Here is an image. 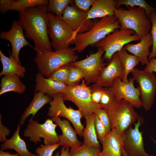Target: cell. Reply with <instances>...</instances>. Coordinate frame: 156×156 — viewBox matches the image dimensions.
I'll return each instance as SVG.
<instances>
[{"instance_id": "obj_48", "label": "cell", "mask_w": 156, "mask_h": 156, "mask_svg": "<svg viewBox=\"0 0 156 156\" xmlns=\"http://www.w3.org/2000/svg\"><path fill=\"white\" fill-rule=\"evenodd\" d=\"M122 156H127L124 150H123V152H122ZM153 156H154L153 155Z\"/></svg>"}, {"instance_id": "obj_44", "label": "cell", "mask_w": 156, "mask_h": 156, "mask_svg": "<svg viewBox=\"0 0 156 156\" xmlns=\"http://www.w3.org/2000/svg\"><path fill=\"white\" fill-rule=\"evenodd\" d=\"M144 70L150 72L156 73V58H153L149 60Z\"/></svg>"}, {"instance_id": "obj_43", "label": "cell", "mask_w": 156, "mask_h": 156, "mask_svg": "<svg viewBox=\"0 0 156 156\" xmlns=\"http://www.w3.org/2000/svg\"><path fill=\"white\" fill-rule=\"evenodd\" d=\"M14 1L13 0H0V13H5L9 10H10V8Z\"/></svg>"}, {"instance_id": "obj_19", "label": "cell", "mask_w": 156, "mask_h": 156, "mask_svg": "<svg viewBox=\"0 0 156 156\" xmlns=\"http://www.w3.org/2000/svg\"><path fill=\"white\" fill-rule=\"evenodd\" d=\"M51 119L59 126L62 131V134L58 135L59 143L60 145L71 148L83 144L78 139L76 131L72 127L68 120H62L60 117L57 116L51 117Z\"/></svg>"}, {"instance_id": "obj_26", "label": "cell", "mask_w": 156, "mask_h": 156, "mask_svg": "<svg viewBox=\"0 0 156 156\" xmlns=\"http://www.w3.org/2000/svg\"><path fill=\"white\" fill-rule=\"evenodd\" d=\"M20 77L16 75L4 76L1 80L0 95L10 92L23 94L25 90L26 86Z\"/></svg>"}, {"instance_id": "obj_28", "label": "cell", "mask_w": 156, "mask_h": 156, "mask_svg": "<svg viewBox=\"0 0 156 156\" xmlns=\"http://www.w3.org/2000/svg\"><path fill=\"white\" fill-rule=\"evenodd\" d=\"M95 114L94 113L92 115L85 117L86 125L84 129L82 135L83 138V144L101 148V146L97 136L95 128Z\"/></svg>"}, {"instance_id": "obj_42", "label": "cell", "mask_w": 156, "mask_h": 156, "mask_svg": "<svg viewBox=\"0 0 156 156\" xmlns=\"http://www.w3.org/2000/svg\"><path fill=\"white\" fill-rule=\"evenodd\" d=\"M2 115L0 116V142H5L7 139L6 138L7 136H9L10 131L7 127L3 125L1 122Z\"/></svg>"}, {"instance_id": "obj_5", "label": "cell", "mask_w": 156, "mask_h": 156, "mask_svg": "<svg viewBox=\"0 0 156 156\" xmlns=\"http://www.w3.org/2000/svg\"><path fill=\"white\" fill-rule=\"evenodd\" d=\"M62 94L64 101L73 103L84 117L92 115L97 109H102L100 104L92 101L90 87L87 86L85 80L82 79L81 83L78 85L68 86L65 92Z\"/></svg>"}, {"instance_id": "obj_3", "label": "cell", "mask_w": 156, "mask_h": 156, "mask_svg": "<svg viewBox=\"0 0 156 156\" xmlns=\"http://www.w3.org/2000/svg\"><path fill=\"white\" fill-rule=\"evenodd\" d=\"M74 48H68L37 53L34 60L39 72L47 78L57 68L77 61L78 56Z\"/></svg>"}, {"instance_id": "obj_21", "label": "cell", "mask_w": 156, "mask_h": 156, "mask_svg": "<svg viewBox=\"0 0 156 156\" xmlns=\"http://www.w3.org/2000/svg\"><path fill=\"white\" fill-rule=\"evenodd\" d=\"M152 37L150 33L144 34L140 41L136 44L128 43L124 46L126 50L138 57L140 62L143 65L148 63L151 52L150 48L152 46Z\"/></svg>"}, {"instance_id": "obj_38", "label": "cell", "mask_w": 156, "mask_h": 156, "mask_svg": "<svg viewBox=\"0 0 156 156\" xmlns=\"http://www.w3.org/2000/svg\"><path fill=\"white\" fill-rule=\"evenodd\" d=\"M94 113L103 123L108 134L112 129L111 121L107 111L103 109H99L96 110Z\"/></svg>"}, {"instance_id": "obj_10", "label": "cell", "mask_w": 156, "mask_h": 156, "mask_svg": "<svg viewBox=\"0 0 156 156\" xmlns=\"http://www.w3.org/2000/svg\"><path fill=\"white\" fill-rule=\"evenodd\" d=\"M49 103L50 105L47 115L51 118L58 116L66 118L73 125L77 135L82 136L84 126L81 119L83 116L79 110H75L70 107H67L64 103L62 93L57 94L52 98Z\"/></svg>"}, {"instance_id": "obj_29", "label": "cell", "mask_w": 156, "mask_h": 156, "mask_svg": "<svg viewBox=\"0 0 156 156\" xmlns=\"http://www.w3.org/2000/svg\"><path fill=\"white\" fill-rule=\"evenodd\" d=\"M47 0H14L10 10L18 11L19 14L24 12L27 9L42 5H48Z\"/></svg>"}, {"instance_id": "obj_37", "label": "cell", "mask_w": 156, "mask_h": 156, "mask_svg": "<svg viewBox=\"0 0 156 156\" xmlns=\"http://www.w3.org/2000/svg\"><path fill=\"white\" fill-rule=\"evenodd\" d=\"M60 146L59 143L52 145L41 144L35 150L37 156H52L54 151Z\"/></svg>"}, {"instance_id": "obj_24", "label": "cell", "mask_w": 156, "mask_h": 156, "mask_svg": "<svg viewBox=\"0 0 156 156\" xmlns=\"http://www.w3.org/2000/svg\"><path fill=\"white\" fill-rule=\"evenodd\" d=\"M51 96L43 92H36L32 100L21 115L19 124L21 125H23L30 115H32L31 118L33 119L38 112L42 107L51 102Z\"/></svg>"}, {"instance_id": "obj_27", "label": "cell", "mask_w": 156, "mask_h": 156, "mask_svg": "<svg viewBox=\"0 0 156 156\" xmlns=\"http://www.w3.org/2000/svg\"><path fill=\"white\" fill-rule=\"evenodd\" d=\"M117 53L123 70L124 75L122 80L124 82L127 83L129 81V74L133 71L135 67L140 62V60L136 56L129 54L124 47Z\"/></svg>"}, {"instance_id": "obj_2", "label": "cell", "mask_w": 156, "mask_h": 156, "mask_svg": "<svg viewBox=\"0 0 156 156\" xmlns=\"http://www.w3.org/2000/svg\"><path fill=\"white\" fill-rule=\"evenodd\" d=\"M120 27L119 21L114 15L101 18L94 22L92 27L89 30L76 34L74 48L76 51L81 53L88 46L93 45Z\"/></svg>"}, {"instance_id": "obj_32", "label": "cell", "mask_w": 156, "mask_h": 156, "mask_svg": "<svg viewBox=\"0 0 156 156\" xmlns=\"http://www.w3.org/2000/svg\"><path fill=\"white\" fill-rule=\"evenodd\" d=\"M117 8L122 5H125L130 8L135 6L143 9L149 17L153 12H155V8L148 4L144 0H117Z\"/></svg>"}, {"instance_id": "obj_20", "label": "cell", "mask_w": 156, "mask_h": 156, "mask_svg": "<svg viewBox=\"0 0 156 156\" xmlns=\"http://www.w3.org/2000/svg\"><path fill=\"white\" fill-rule=\"evenodd\" d=\"M36 86L34 92H41L47 94L52 98L58 93H64L68 85L45 78L40 72L37 74Z\"/></svg>"}, {"instance_id": "obj_45", "label": "cell", "mask_w": 156, "mask_h": 156, "mask_svg": "<svg viewBox=\"0 0 156 156\" xmlns=\"http://www.w3.org/2000/svg\"><path fill=\"white\" fill-rule=\"evenodd\" d=\"M55 156H70L69 148L62 147L60 153L56 152L54 155Z\"/></svg>"}, {"instance_id": "obj_13", "label": "cell", "mask_w": 156, "mask_h": 156, "mask_svg": "<svg viewBox=\"0 0 156 156\" xmlns=\"http://www.w3.org/2000/svg\"><path fill=\"white\" fill-rule=\"evenodd\" d=\"M142 119L140 116L134 127H130L125 132L123 148L127 156H153L144 149L143 134L139 130Z\"/></svg>"}, {"instance_id": "obj_16", "label": "cell", "mask_w": 156, "mask_h": 156, "mask_svg": "<svg viewBox=\"0 0 156 156\" xmlns=\"http://www.w3.org/2000/svg\"><path fill=\"white\" fill-rule=\"evenodd\" d=\"M23 29L18 21H14L12 22V27L9 30L2 31L0 34L1 39L7 40L10 42L12 49L11 54L21 64L19 55L21 49L27 45L34 49L25 39Z\"/></svg>"}, {"instance_id": "obj_47", "label": "cell", "mask_w": 156, "mask_h": 156, "mask_svg": "<svg viewBox=\"0 0 156 156\" xmlns=\"http://www.w3.org/2000/svg\"><path fill=\"white\" fill-rule=\"evenodd\" d=\"M151 139L153 142L156 145V140L154 139L153 138L151 137Z\"/></svg>"}, {"instance_id": "obj_40", "label": "cell", "mask_w": 156, "mask_h": 156, "mask_svg": "<svg viewBox=\"0 0 156 156\" xmlns=\"http://www.w3.org/2000/svg\"><path fill=\"white\" fill-rule=\"evenodd\" d=\"M94 125L98 139L101 142L104 139L108 133L105 127L96 115Z\"/></svg>"}, {"instance_id": "obj_18", "label": "cell", "mask_w": 156, "mask_h": 156, "mask_svg": "<svg viewBox=\"0 0 156 156\" xmlns=\"http://www.w3.org/2000/svg\"><path fill=\"white\" fill-rule=\"evenodd\" d=\"M124 133L122 134L112 129L100 142L102 150L99 153V156H122Z\"/></svg>"}, {"instance_id": "obj_12", "label": "cell", "mask_w": 156, "mask_h": 156, "mask_svg": "<svg viewBox=\"0 0 156 156\" xmlns=\"http://www.w3.org/2000/svg\"><path fill=\"white\" fill-rule=\"evenodd\" d=\"M87 13L78 9L73 3L68 5L61 17L59 18L64 21L73 32V40L78 33H83L90 30L93 25L92 20L87 19Z\"/></svg>"}, {"instance_id": "obj_15", "label": "cell", "mask_w": 156, "mask_h": 156, "mask_svg": "<svg viewBox=\"0 0 156 156\" xmlns=\"http://www.w3.org/2000/svg\"><path fill=\"white\" fill-rule=\"evenodd\" d=\"M134 80L131 78L127 83L124 82L119 77L116 78L110 88L114 92L116 102L124 99L134 107L139 108L142 106L140 98V91L139 87L134 85Z\"/></svg>"}, {"instance_id": "obj_17", "label": "cell", "mask_w": 156, "mask_h": 156, "mask_svg": "<svg viewBox=\"0 0 156 156\" xmlns=\"http://www.w3.org/2000/svg\"><path fill=\"white\" fill-rule=\"evenodd\" d=\"M123 75V68L116 52L107 65L102 69L96 83L104 88H109L116 78L119 77L122 80Z\"/></svg>"}, {"instance_id": "obj_7", "label": "cell", "mask_w": 156, "mask_h": 156, "mask_svg": "<svg viewBox=\"0 0 156 156\" xmlns=\"http://www.w3.org/2000/svg\"><path fill=\"white\" fill-rule=\"evenodd\" d=\"M134 107L128 101L122 99L107 111L111 121V129L123 134L133 123L137 122L140 116Z\"/></svg>"}, {"instance_id": "obj_31", "label": "cell", "mask_w": 156, "mask_h": 156, "mask_svg": "<svg viewBox=\"0 0 156 156\" xmlns=\"http://www.w3.org/2000/svg\"><path fill=\"white\" fill-rule=\"evenodd\" d=\"M73 3V1L72 0H49L47 6L48 12L54 13L60 18L66 7Z\"/></svg>"}, {"instance_id": "obj_23", "label": "cell", "mask_w": 156, "mask_h": 156, "mask_svg": "<svg viewBox=\"0 0 156 156\" xmlns=\"http://www.w3.org/2000/svg\"><path fill=\"white\" fill-rule=\"evenodd\" d=\"M10 57H8L0 50V60L3 66L0 76L16 75L23 78L26 71L25 67L20 64L11 53H10Z\"/></svg>"}, {"instance_id": "obj_14", "label": "cell", "mask_w": 156, "mask_h": 156, "mask_svg": "<svg viewBox=\"0 0 156 156\" xmlns=\"http://www.w3.org/2000/svg\"><path fill=\"white\" fill-rule=\"evenodd\" d=\"M104 51L98 49L95 53L92 54L86 58L70 64L81 69L85 73V80L87 84L96 83L100 72L105 66L102 57Z\"/></svg>"}, {"instance_id": "obj_34", "label": "cell", "mask_w": 156, "mask_h": 156, "mask_svg": "<svg viewBox=\"0 0 156 156\" xmlns=\"http://www.w3.org/2000/svg\"><path fill=\"white\" fill-rule=\"evenodd\" d=\"M117 103L115 94L112 89L110 88H104L100 102L102 109L108 110Z\"/></svg>"}, {"instance_id": "obj_36", "label": "cell", "mask_w": 156, "mask_h": 156, "mask_svg": "<svg viewBox=\"0 0 156 156\" xmlns=\"http://www.w3.org/2000/svg\"><path fill=\"white\" fill-rule=\"evenodd\" d=\"M151 23L150 34L151 35L153 44L152 49L149 56L148 60L156 57V12L152 13L149 16Z\"/></svg>"}, {"instance_id": "obj_6", "label": "cell", "mask_w": 156, "mask_h": 156, "mask_svg": "<svg viewBox=\"0 0 156 156\" xmlns=\"http://www.w3.org/2000/svg\"><path fill=\"white\" fill-rule=\"evenodd\" d=\"M140 40L133 30L117 29L92 46L103 50L105 59L110 61L114 54L125 45L133 41Z\"/></svg>"}, {"instance_id": "obj_39", "label": "cell", "mask_w": 156, "mask_h": 156, "mask_svg": "<svg viewBox=\"0 0 156 156\" xmlns=\"http://www.w3.org/2000/svg\"><path fill=\"white\" fill-rule=\"evenodd\" d=\"M90 87V88L91 96L92 101L95 103L100 104L104 87L96 83Z\"/></svg>"}, {"instance_id": "obj_1", "label": "cell", "mask_w": 156, "mask_h": 156, "mask_svg": "<svg viewBox=\"0 0 156 156\" xmlns=\"http://www.w3.org/2000/svg\"><path fill=\"white\" fill-rule=\"evenodd\" d=\"M47 6L29 8L19 14L18 21L26 36L33 42L37 53L53 51L48 35Z\"/></svg>"}, {"instance_id": "obj_30", "label": "cell", "mask_w": 156, "mask_h": 156, "mask_svg": "<svg viewBox=\"0 0 156 156\" xmlns=\"http://www.w3.org/2000/svg\"><path fill=\"white\" fill-rule=\"evenodd\" d=\"M100 149L83 144L81 145L71 148L70 150V156H99Z\"/></svg>"}, {"instance_id": "obj_22", "label": "cell", "mask_w": 156, "mask_h": 156, "mask_svg": "<svg viewBox=\"0 0 156 156\" xmlns=\"http://www.w3.org/2000/svg\"><path fill=\"white\" fill-rule=\"evenodd\" d=\"M117 8V1L115 0H94L87 13V19L92 20L114 15Z\"/></svg>"}, {"instance_id": "obj_4", "label": "cell", "mask_w": 156, "mask_h": 156, "mask_svg": "<svg viewBox=\"0 0 156 156\" xmlns=\"http://www.w3.org/2000/svg\"><path fill=\"white\" fill-rule=\"evenodd\" d=\"M114 16L120 22V29L133 30L140 40L144 34L149 33L151 30V21L145 10L142 8L129 7L127 10L116 8Z\"/></svg>"}, {"instance_id": "obj_9", "label": "cell", "mask_w": 156, "mask_h": 156, "mask_svg": "<svg viewBox=\"0 0 156 156\" xmlns=\"http://www.w3.org/2000/svg\"><path fill=\"white\" fill-rule=\"evenodd\" d=\"M48 35L51 44L55 51L69 48L74 42L73 32L63 21L52 13L48 12Z\"/></svg>"}, {"instance_id": "obj_35", "label": "cell", "mask_w": 156, "mask_h": 156, "mask_svg": "<svg viewBox=\"0 0 156 156\" xmlns=\"http://www.w3.org/2000/svg\"><path fill=\"white\" fill-rule=\"evenodd\" d=\"M69 64L57 68L47 78L59 82L67 84Z\"/></svg>"}, {"instance_id": "obj_11", "label": "cell", "mask_w": 156, "mask_h": 156, "mask_svg": "<svg viewBox=\"0 0 156 156\" xmlns=\"http://www.w3.org/2000/svg\"><path fill=\"white\" fill-rule=\"evenodd\" d=\"M133 78L139 85L142 106L149 110L154 102L156 92V76L153 73L135 68Z\"/></svg>"}, {"instance_id": "obj_25", "label": "cell", "mask_w": 156, "mask_h": 156, "mask_svg": "<svg viewBox=\"0 0 156 156\" xmlns=\"http://www.w3.org/2000/svg\"><path fill=\"white\" fill-rule=\"evenodd\" d=\"M21 125H17L16 130L12 136L1 145V150L11 149L15 150L20 156H37L36 154L29 152L25 141L20 136L19 132Z\"/></svg>"}, {"instance_id": "obj_46", "label": "cell", "mask_w": 156, "mask_h": 156, "mask_svg": "<svg viewBox=\"0 0 156 156\" xmlns=\"http://www.w3.org/2000/svg\"><path fill=\"white\" fill-rule=\"evenodd\" d=\"M0 156H20L17 153L16 154H11L10 152H4L3 150H1L0 151Z\"/></svg>"}, {"instance_id": "obj_41", "label": "cell", "mask_w": 156, "mask_h": 156, "mask_svg": "<svg viewBox=\"0 0 156 156\" xmlns=\"http://www.w3.org/2000/svg\"><path fill=\"white\" fill-rule=\"evenodd\" d=\"M94 0H75V6L80 11L87 13L92 7Z\"/></svg>"}, {"instance_id": "obj_33", "label": "cell", "mask_w": 156, "mask_h": 156, "mask_svg": "<svg viewBox=\"0 0 156 156\" xmlns=\"http://www.w3.org/2000/svg\"><path fill=\"white\" fill-rule=\"evenodd\" d=\"M86 75L83 71L76 66L69 64L68 75L67 84L73 86L79 84L81 79L85 78Z\"/></svg>"}, {"instance_id": "obj_8", "label": "cell", "mask_w": 156, "mask_h": 156, "mask_svg": "<svg viewBox=\"0 0 156 156\" xmlns=\"http://www.w3.org/2000/svg\"><path fill=\"white\" fill-rule=\"evenodd\" d=\"M28 124L24 130L23 135L29 137V140L35 144L41 142V138L44 139L45 145H52L59 143L58 135L55 131L58 126L54 124L51 119H47L42 124L38 123L36 120L30 118Z\"/></svg>"}]
</instances>
